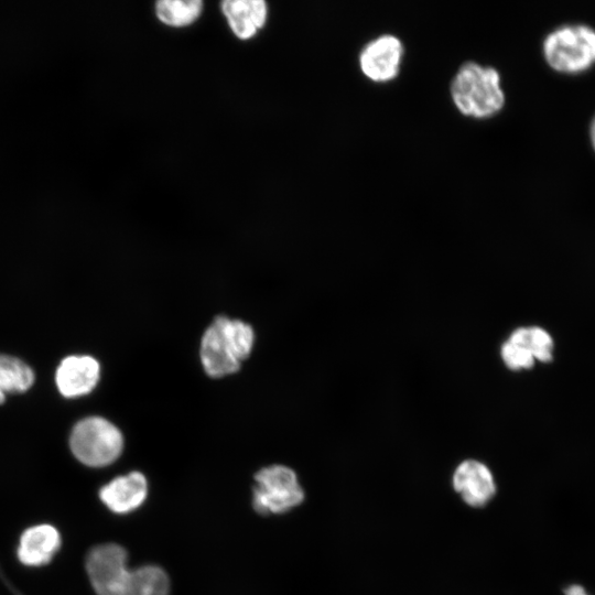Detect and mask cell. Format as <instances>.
<instances>
[{
  "label": "cell",
  "mask_w": 595,
  "mask_h": 595,
  "mask_svg": "<svg viewBox=\"0 0 595 595\" xmlns=\"http://www.w3.org/2000/svg\"><path fill=\"white\" fill-rule=\"evenodd\" d=\"M98 379L99 364L90 356H69L61 363L56 371L57 388L67 398L90 392Z\"/></svg>",
  "instance_id": "cell-9"
},
{
  "label": "cell",
  "mask_w": 595,
  "mask_h": 595,
  "mask_svg": "<svg viewBox=\"0 0 595 595\" xmlns=\"http://www.w3.org/2000/svg\"><path fill=\"white\" fill-rule=\"evenodd\" d=\"M589 136H591V142H592L593 149L595 151V117L593 118L592 123H591Z\"/></svg>",
  "instance_id": "cell-18"
},
{
  "label": "cell",
  "mask_w": 595,
  "mask_h": 595,
  "mask_svg": "<svg viewBox=\"0 0 595 595\" xmlns=\"http://www.w3.org/2000/svg\"><path fill=\"white\" fill-rule=\"evenodd\" d=\"M500 356L504 364L511 370L529 369L536 361L523 346L509 339L501 345Z\"/></svg>",
  "instance_id": "cell-16"
},
{
  "label": "cell",
  "mask_w": 595,
  "mask_h": 595,
  "mask_svg": "<svg viewBox=\"0 0 595 595\" xmlns=\"http://www.w3.org/2000/svg\"><path fill=\"white\" fill-rule=\"evenodd\" d=\"M34 381L32 369L22 360L0 355V403L4 401L6 392L26 391Z\"/></svg>",
  "instance_id": "cell-13"
},
{
  "label": "cell",
  "mask_w": 595,
  "mask_h": 595,
  "mask_svg": "<svg viewBox=\"0 0 595 595\" xmlns=\"http://www.w3.org/2000/svg\"><path fill=\"white\" fill-rule=\"evenodd\" d=\"M564 595H589L585 587L581 584L573 583L563 589Z\"/></svg>",
  "instance_id": "cell-17"
},
{
  "label": "cell",
  "mask_w": 595,
  "mask_h": 595,
  "mask_svg": "<svg viewBox=\"0 0 595 595\" xmlns=\"http://www.w3.org/2000/svg\"><path fill=\"white\" fill-rule=\"evenodd\" d=\"M147 494L145 477L139 472H131L102 486L99 497L111 511L127 513L137 509L144 501Z\"/></svg>",
  "instance_id": "cell-10"
},
{
  "label": "cell",
  "mask_w": 595,
  "mask_h": 595,
  "mask_svg": "<svg viewBox=\"0 0 595 595\" xmlns=\"http://www.w3.org/2000/svg\"><path fill=\"white\" fill-rule=\"evenodd\" d=\"M523 346L536 360L548 363L553 357V339L551 335L539 326H521L516 328L508 338Z\"/></svg>",
  "instance_id": "cell-14"
},
{
  "label": "cell",
  "mask_w": 595,
  "mask_h": 595,
  "mask_svg": "<svg viewBox=\"0 0 595 595\" xmlns=\"http://www.w3.org/2000/svg\"><path fill=\"white\" fill-rule=\"evenodd\" d=\"M453 487L462 499L474 508L486 506L496 494L493 473L484 463L465 459L453 474Z\"/></svg>",
  "instance_id": "cell-8"
},
{
  "label": "cell",
  "mask_w": 595,
  "mask_h": 595,
  "mask_svg": "<svg viewBox=\"0 0 595 595\" xmlns=\"http://www.w3.org/2000/svg\"><path fill=\"white\" fill-rule=\"evenodd\" d=\"M127 553L115 543L90 550L86 569L97 595H169L166 573L159 566L145 565L129 571Z\"/></svg>",
  "instance_id": "cell-1"
},
{
  "label": "cell",
  "mask_w": 595,
  "mask_h": 595,
  "mask_svg": "<svg viewBox=\"0 0 595 595\" xmlns=\"http://www.w3.org/2000/svg\"><path fill=\"white\" fill-rule=\"evenodd\" d=\"M451 95L457 109L475 118L499 112L505 104L498 72L477 63H465L451 84Z\"/></svg>",
  "instance_id": "cell-3"
},
{
  "label": "cell",
  "mask_w": 595,
  "mask_h": 595,
  "mask_svg": "<svg viewBox=\"0 0 595 595\" xmlns=\"http://www.w3.org/2000/svg\"><path fill=\"white\" fill-rule=\"evenodd\" d=\"M255 333L239 320L218 316L205 331L201 343V359L210 377L236 372L253 346Z\"/></svg>",
  "instance_id": "cell-2"
},
{
  "label": "cell",
  "mask_w": 595,
  "mask_h": 595,
  "mask_svg": "<svg viewBox=\"0 0 595 595\" xmlns=\"http://www.w3.org/2000/svg\"><path fill=\"white\" fill-rule=\"evenodd\" d=\"M253 508L261 515L282 513L299 506L304 499L295 473L285 466L273 465L255 475Z\"/></svg>",
  "instance_id": "cell-6"
},
{
  "label": "cell",
  "mask_w": 595,
  "mask_h": 595,
  "mask_svg": "<svg viewBox=\"0 0 595 595\" xmlns=\"http://www.w3.org/2000/svg\"><path fill=\"white\" fill-rule=\"evenodd\" d=\"M61 547L60 532L51 524H37L26 529L19 542L18 558L28 566H41L51 562Z\"/></svg>",
  "instance_id": "cell-11"
},
{
  "label": "cell",
  "mask_w": 595,
  "mask_h": 595,
  "mask_svg": "<svg viewBox=\"0 0 595 595\" xmlns=\"http://www.w3.org/2000/svg\"><path fill=\"white\" fill-rule=\"evenodd\" d=\"M71 450L83 464L91 467L115 462L122 452L121 432L108 420L89 416L79 421L71 434Z\"/></svg>",
  "instance_id": "cell-5"
},
{
  "label": "cell",
  "mask_w": 595,
  "mask_h": 595,
  "mask_svg": "<svg viewBox=\"0 0 595 595\" xmlns=\"http://www.w3.org/2000/svg\"><path fill=\"white\" fill-rule=\"evenodd\" d=\"M221 10L235 35L248 40L256 35L267 20L268 7L263 0H226Z\"/></svg>",
  "instance_id": "cell-12"
},
{
  "label": "cell",
  "mask_w": 595,
  "mask_h": 595,
  "mask_svg": "<svg viewBox=\"0 0 595 595\" xmlns=\"http://www.w3.org/2000/svg\"><path fill=\"white\" fill-rule=\"evenodd\" d=\"M543 55L556 72H584L595 63V30L582 24L558 28L545 37Z\"/></svg>",
  "instance_id": "cell-4"
},
{
  "label": "cell",
  "mask_w": 595,
  "mask_h": 595,
  "mask_svg": "<svg viewBox=\"0 0 595 595\" xmlns=\"http://www.w3.org/2000/svg\"><path fill=\"white\" fill-rule=\"evenodd\" d=\"M403 57L401 41L390 34L367 43L359 54L360 69L374 82H388L397 77Z\"/></svg>",
  "instance_id": "cell-7"
},
{
  "label": "cell",
  "mask_w": 595,
  "mask_h": 595,
  "mask_svg": "<svg viewBox=\"0 0 595 595\" xmlns=\"http://www.w3.org/2000/svg\"><path fill=\"white\" fill-rule=\"evenodd\" d=\"M201 0H160L155 4L158 19L171 26H185L193 23L202 13Z\"/></svg>",
  "instance_id": "cell-15"
}]
</instances>
